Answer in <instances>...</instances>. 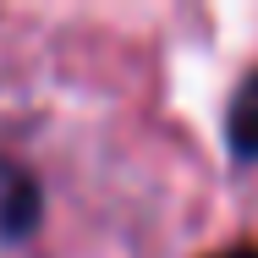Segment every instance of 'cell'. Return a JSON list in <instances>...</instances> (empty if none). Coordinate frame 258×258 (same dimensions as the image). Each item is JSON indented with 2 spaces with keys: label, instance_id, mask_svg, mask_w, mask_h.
<instances>
[{
  "label": "cell",
  "instance_id": "obj_1",
  "mask_svg": "<svg viewBox=\"0 0 258 258\" xmlns=\"http://www.w3.org/2000/svg\"><path fill=\"white\" fill-rule=\"evenodd\" d=\"M44 220V187L33 170L0 159V242H28Z\"/></svg>",
  "mask_w": 258,
  "mask_h": 258
},
{
  "label": "cell",
  "instance_id": "obj_2",
  "mask_svg": "<svg viewBox=\"0 0 258 258\" xmlns=\"http://www.w3.org/2000/svg\"><path fill=\"white\" fill-rule=\"evenodd\" d=\"M225 149L242 165H258V72H247L225 104Z\"/></svg>",
  "mask_w": 258,
  "mask_h": 258
},
{
  "label": "cell",
  "instance_id": "obj_3",
  "mask_svg": "<svg viewBox=\"0 0 258 258\" xmlns=\"http://www.w3.org/2000/svg\"><path fill=\"white\" fill-rule=\"evenodd\" d=\"M204 258H258V247L242 242V247H220V253H204Z\"/></svg>",
  "mask_w": 258,
  "mask_h": 258
}]
</instances>
